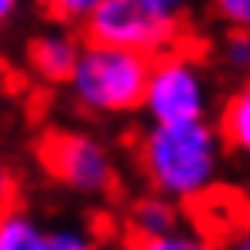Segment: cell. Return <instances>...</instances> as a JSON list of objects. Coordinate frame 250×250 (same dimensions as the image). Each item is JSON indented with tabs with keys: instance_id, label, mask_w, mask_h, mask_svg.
<instances>
[{
	"instance_id": "6da1fadb",
	"label": "cell",
	"mask_w": 250,
	"mask_h": 250,
	"mask_svg": "<svg viewBox=\"0 0 250 250\" xmlns=\"http://www.w3.org/2000/svg\"><path fill=\"white\" fill-rule=\"evenodd\" d=\"M137 160L150 184V193H160L173 204H193L217 187L224 144L207 120L173 127L150 124L137 144Z\"/></svg>"
},
{
	"instance_id": "7a4b0ae2",
	"label": "cell",
	"mask_w": 250,
	"mask_h": 250,
	"mask_svg": "<svg viewBox=\"0 0 250 250\" xmlns=\"http://www.w3.org/2000/svg\"><path fill=\"white\" fill-rule=\"evenodd\" d=\"M187 7L173 0H97L83 20L87 43H107L140 57H164L184 37Z\"/></svg>"
},
{
	"instance_id": "3957f363",
	"label": "cell",
	"mask_w": 250,
	"mask_h": 250,
	"mask_svg": "<svg viewBox=\"0 0 250 250\" xmlns=\"http://www.w3.org/2000/svg\"><path fill=\"white\" fill-rule=\"evenodd\" d=\"M147 74H150V60L140 54L107 43H83L77 67L70 74V90L74 100L90 114H134L144 100Z\"/></svg>"
},
{
	"instance_id": "277c9868",
	"label": "cell",
	"mask_w": 250,
	"mask_h": 250,
	"mask_svg": "<svg viewBox=\"0 0 250 250\" xmlns=\"http://www.w3.org/2000/svg\"><path fill=\"white\" fill-rule=\"evenodd\" d=\"M207 107H210V87H207L200 60L180 50L150 60L140 110L150 117L154 127L200 124L207 120Z\"/></svg>"
},
{
	"instance_id": "5b68a950",
	"label": "cell",
	"mask_w": 250,
	"mask_h": 250,
	"mask_svg": "<svg viewBox=\"0 0 250 250\" xmlns=\"http://www.w3.org/2000/svg\"><path fill=\"white\" fill-rule=\"evenodd\" d=\"M37 160L57 184L77 193H107L117 180L110 150L83 130H47L37 140Z\"/></svg>"
},
{
	"instance_id": "8992f818",
	"label": "cell",
	"mask_w": 250,
	"mask_h": 250,
	"mask_svg": "<svg viewBox=\"0 0 250 250\" xmlns=\"http://www.w3.org/2000/svg\"><path fill=\"white\" fill-rule=\"evenodd\" d=\"M193 230L200 237H207L213 247H220L224 240H230L233 233L240 230L244 224L250 220V207L244 193L230 190V187H213L207 190L200 200H193Z\"/></svg>"
},
{
	"instance_id": "52a82bcc",
	"label": "cell",
	"mask_w": 250,
	"mask_h": 250,
	"mask_svg": "<svg viewBox=\"0 0 250 250\" xmlns=\"http://www.w3.org/2000/svg\"><path fill=\"white\" fill-rule=\"evenodd\" d=\"M80 43L74 30L67 27H47L30 37L27 43V63L34 77L43 83H70V74L80 60Z\"/></svg>"
},
{
	"instance_id": "ba28073f",
	"label": "cell",
	"mask_w": 250,
	"mask_h": 250,
	"mask_svg": "<svg viewBox=\"0 0 250 250\" xmlns=\"http://www.w3.org/2000/svg\"><path fill=\"white\" fill-rule=\"evenodd\" d=\"M127 224H130V240H147V237H160V233L177 230L180 227V210H177L173 200L160 197V193H144L130 204Z\"/></svg>"
},
{
	"instance_id": "9c48e42d",
	"label": "cell",
	"mask_w": 250,
	"mask_h": 250,
	"mask_svg": "<svg viewBox=\"0 0 250 250\" xmlns=\"http://www.w3.org/2000/svg\"><path fill=\"white\" fill-rule=\"evenodd\" d=\"M217 137L227 150L250 160V77L227 97L220 110V124H217Z\"/></svg>"
},
{
	"instance_id": "30bf717a",
	"label": "cell",
	"mask_w": 250,
	"mask_h": 250,
	"mask_svg": "<svg viewBox=\"0 0 250 250\" xmlns=\"http://www.w3.org/2000/svg\"><path fill=\"white\" fill-rule=\"evenodd\" d=\"M0 250H50V230L40 227L34 213L10 204L0 210Z\"/></svg>"
},
{
	"instance_id": "8fae6325",
	"label": "cell",
	"mask_w": 250,
	"mask_h": 250,
	"mask_svg": "<svg viewBox=\"0 0 250 250\" xmlns=\"http://www.w3.org/2000/svg\"><path fill=\"white\" fill-rule=\"evenodd\" d=\"M124 250H217L193 227H177L170 233H160V237H147V240H127Z\"/></svg>"
},
{
	"instance_id": "7c38bea8",
	"label": "cell",
	"mask_w": 250,
	"mask_h": 250,
	"mask_svg": "<svg viewBox=\"0 0 250 250\" xmlns=\"http://www.w3.org/2000/svg\"><path fill=\"white\" fill-rule=\"evenodd\" d=\"M220 60L230 74H244L250 77V34H240V30H230L224 43H220Z\"/></svg>"
},
{
	"instance_id": "4fadbf2b",
	"label": "cell",
	"mask_w": 250,
	"mask_h": 250,
	"mask_svg": "<svg viewBox=\"0 0 250 250\" xmlns=\"http://www.w3.org/2000/svg\"><path fill=\"white\" fill-rule=\"evenodd\" d=\"M213 14L224 20L230 30L250 34V0H217L213 3Z\"/></svg>"
},
{
	"instance_id": "5bb4252c",
	"label": "cell",
	"mask_w": 250,
	"mask_h": 250,
	"mask_svg": "<svg viewBox=\"0 0 250 250\" xmlns=\"http://www.w3.org/2000/svg\"><path fill=\"white\" fill-rule=\"evenodd\" d=\"M50 250H100V244L87 230L67 227V230H50Z\"/></svg>"
},
{
	"instance_id": "9a60e30c",
	"label": "cell",
	"mask_w": 250,
	"mask_h": 250,
	"mask_svg": "<svg viewBox=\"0 0 250 250\" xmlns=\"http://www.w3.org/2000/svg\"><path fill=\"white\" fill-rule=\"evenodd\" d=\"M97 0H60V3H50V10L57 14L63 23H83L87 14L94 10Z\"/></svg>"
},
{
	"instance_id": "2e32d148",
	"label": "cell",
	"mask_w": 250,
	"mask_h": 250,
	"mask_svg": "<svg viewBox=\"0 0 250 250\" xmlns=\"http://www.w3.org/2000/svg\"><path fill=\"white\" fill-rule=\"evenodd\" d=\"M217 250H250V220H247V224H244L237 233H233L230 240H224Z\"/></svg>"
},
{
	"instance_id": "e0dca14e",
	"label": "cell",
	"mask_w": 250,
	"mask_h": 250,
	"mask_svg": "<svg viewBox=\"0 0 250 250\" xmlns=\"http://www.w3.org/2000/svg\"><path fill=\"white\" fill-rule=\"evenodd\" d=\"M14 10H17L14 0H0V23H7V20L14 17Z\"/></svg>"
}]
</instances>
